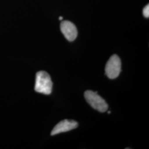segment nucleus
<instances>
[{"mask_svg": "<svg viewBox=\"0 0 149 149\" xmlns=\"http://www.w3.org/2000/svg\"><path fill=\"white\" fill-rule=\"evenodd\" d=\"M84 96L86 101L95 109L102 113L106 112L107 111L108 104L106 102L97 94V92L86 91Z\"/></svg>", "mask_w": 149, "mask_h": 149, "instance_id": "nucleus-2", "label": "nucleus"}, {"mask_svg": "<svg viewBox=\"0 0 149 149\" xmlns=\"http://www.w3.org/2000/svg\"><path fill=\"white\" fill-rule=\"evenodd\" d=\"M63 19V18L62 17H61V16L59 18V20H60V21H61Z\"/></svg>", "mask_w": 149, "mask_h": 149, "instance_id": "nucleus-7", "label": "nucleus"}, {"mask_svg": "<svg viewBox=\"0 0 149 149\" xmlns=\"http://www.w3.org/2000/svg\"><path fill=\"white\" fill-rule=\"evenodd\" d=\"M121 71V61L117 55H113L108 60L105 68V73L110 79L118 77Z\"/></svg>", "mask_w": 149, "mask_h": 149, "instance_id": "nucleus-3", "label": "nucleus"}, {"mask_svg": "<svg viewBox=\"0 0 149 149\" xmlns=\"http://www.w3.org/2000/svg\"><path fill=\"white\" fill-rule=\"evenodd\" d=\"M78 127V123L74 120H69L65 119L59 122L52 131L51 135H55L61 133L70 131Z\"/></svg>", "mask_w": 149, "mask_h": 149, "instance_id": "nucleus-5", "label": "nucleus"}, {"mask_svg": "<svg viewBox=\"0 0 149 149\" xmlns=\"http://www.w3.org/2000/svg\"><path fill=\"white\" fill-rule=\"evenodd\" d=\"M60 29L66 39L72 42L77 36V30L74 24L68 21H64L60 24Z\"/></svg>", "mask_w": 149, "mask_h": 149, "instance_id": "nucleus-4", "label": "nucleus"}, {"mask_svg": "<svg viewBox=\"0 0 149 149\" xmlns=\"http://www.w3.org/2000/svg\"><path fill=\"white\" fill-rule=\"evenodd\" d=\"M143 15L144 17H145L146 18H149V5L146 6L145 7H144V9H143Z\"/></svg>", "mask_w": 149, "mask_h": 149, "instance_id": "nucleus-6", "label": "nucleus"}, {"mask_svg": "<svg viewBox=\"0 0 149 149\" xmlns=\"http://www.w3.org/2000/svg\"><path fill=\"white\" fill-rule=\"evenodd\" d=\"M53 82L50 76L45 71H41L36 74L35 91L44 95H50L52 92Z\"/></svg>", "mask_w": 149, "mask_h": 149, "instance_id": "nucleus-1", "label": "nucleus"}, {"mask_svg": "<svg viewBox=\"0 0 149 149\" xmlns=\"http://www.w3.org/2000/svg\"><path fill=\"white\" fill-rule=\"evenodd\" d=\"M108 114H110V113H111V112H110V111H108Z\"/></svg>", "mask_w": 149, "mask_h": 149, "instance_id": "nucleus-8", "label": "nucleus"}]
</instances>
